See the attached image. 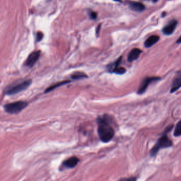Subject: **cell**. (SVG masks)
I'll list each match as a JSON object with an SVG mask.
<instances>
[{
    "mask_svg": "<svg viewBox=\"0 0 181 181\" xmlns=\"http://www.w3.org/2000/svg\"><path fill=\"white\" fill-rule=\"evenodd\" d=\"M98 134L100 141L104 143H108L113 138L115 131L111 125V119L107 114L99 117L97 119Z\"/></svg>",
    "mask_w": 181,
    "mask_h": 181,
    "instance_id": "6da1fadb",
    "label": "cell"
},
{
    "mask_svg": "<svg viewBox=\"0 0 181 181\" xmlns=\"http://www.w3.org/2000/svg\"><path fill=\"white\" fill-rule=\"evenodd\" d=\"M164 132V134L157 140L155 145L150 150V155L151 157L155 156L160 149L169 148L173 146L172 141L168 138L167 133Z\"/></svg>",
    "mask_w": 181,
    "mask_h": 181,
    "instance_id": "7a4b0ae2",
    "label": "cell"
},
{
    "mask_svg": "<svg viewBox=\"0 0 181 181\" xmlns=\"http://www.w3.org/2000/svg\"><path fill=\"white\" fill-rule=\"evenodd\" d=\"M32 80L29 79L12 84L6 88L4 91V93L7 95H13L18 94L29 87L32 84Z\"/></svg>",
    "mask_w": 181,
    "mask_h": 181,
    "instance_id": "3957f363",
    "label": "cell"
},
{
    "mask_svg": "<svg viewBox=\"0 0 181 181\" xmlns=\"http://www.w3.org/2000/svg\"><path fill=\"white\" fill-rule=\"evenodd\" d=\"M28 106V103L25 101H18L4 105V108L8 113L16 114L19 113Z\"/></svg>",
    "mask_w": 181,
    "mask_h": 181,
    "instance_id": "277c9868",
    "label": "cell"
},
{
    "mask_svg": "<svg viewBox=\"0 0 181 181\" xmlns=\"http://www.w3.org/2000/svg\"><path fill=\"white\" fill-rule=\"evenodd\" d=\"M160 79L161 78L159 77H146L143 79L139 86V89L137 91V94L139 95L144 94L150 84L155 81H159L160 80Z\"/></svg>",
    "mask_w": 181,
    "mask_h": 181,
    "instance_id": "5b68a950",
    "label": "cell"
},
{
    "mask_svg": "<svg viewBox=\"0 0 181 181\" xmlns=\"http://www.w3.org/2000/svg\"><path fill=\"white\" fill-rule=\"evenodd\" d=\"M40 55V52L35 51L32 52L28 57L26 61V66L32 68L34 65L36 63L38 60L39 57Z\"/></svg>",
    "mask_w": 181,
    "mask_h": 181,
    "instance_id": "8992f818",
    "label": "cell"
},
{
    "mask_svg": "<svg viewBox=\"0 0 181 181\" xmlns=\"http://www.w3.org/2000/svg\"><path fill=\"white\" fill-rule=\"evenodd\" d=\"M178 25V21L175 20L171 21L168 24L163 28L162 32L166 35H170L174 32Z\"/></svg>",
    "mask_w": 181,
    "mask_h": 181,
    "instance_id": "52a82bcc",
    "label": "cell"
},
{
    "mask_svg": "<svg viewBox=\"0 0 181 181\" xmlns=\"http://www.w3.org/2000/svg\"><path fill=\"white\" fill-rule=\"evenodd\" d=\"M181 86V71H179L177 72L174 79L171 84V93H174L176 91L178 90Z\"/></svg>",
    "mask_w": 181,
    "mask_h": 181,
    "instance_id": "ba28073f",
    "label": "cell"
},
{
    "mask_svg": "<svg viewBox=\"0 0 181 181\" xmlns=\"http://www.w3.org/2000/svg\"><path fill=\"white\" fill-rule=\"evenodd\" d=\"M79 162V159L77 157H71L65 160L64 162H63V165L68 168H73L75 167L78 162Z\"/></svg>",
    "mask_w": 181,
    "mask_h": 181,
    "instance_id": "9c48e42d",
    "label": "cell"
},
{
    "mask_svg": "<svg viewBox=\"0 0 181 181\" xmlns=\"http://www.w3.org/2000/svg\"><path fill=\"white\" fill-rule=\"evenodd\" d=\"M142 51L140 49L138 48H135L132 49L128 55V60L129 62H132L135 61L136 60H137L139 56L141 54Z\"/></svg>",
    "mask_w": 181,
    "mask_h": 181,
    "instance_id": "30bf717a",
    "label": "cell"
},
{
    "mask_svg": "<svg viewBox=\"0 0 181 181\" xmlns=\"http://www.w3.org/2000/svg\"><path fill=\"white\" fill-rule=\"evenodd\" d=\"M130 8L131 10L136 12H142L145 9V7L143 4L138 2L131 1L129 3Z\"/></svg>",
    "mask_w": 181,
    "mask_h": 181,
    "instance_id": "8fae6325",
    "label": "cell"
},
{
    "mask_svg": "<svg viewBox=\"0 0 181 181\" xmlns=\"http://www.w3.org/2000/svg\"><path fill=\"white\" fill-rule=\"evenodd\" d=\"M159 37L158 36L152 35L150 36L145 42V46L147 48L154 45L159 40Z\"/></svg>",
    "mask_w": 181,
    "mask_h": 181,
    "instance_id": "7c38bea8",
    "label": "cell"
},
{
    "mask_svg": "<svg viewBox=\"0 0 181 181\" xmlns=\"http://www.w3.org/2000/svg\"><path fill=\"white\" fill-rule=\"evenodd\" d=\"M121 60H122V57L121 56L116 61L108 65L107 66V71L110 73H113L114 71L116 70V69L119 67Z\"/></svg>",
    "mask_w": 181,
    "mask_h": 181,
    "instance_id": "4fadbf2b",
    "label": "cell"
},
{
    "mask_svg": "<svg viewBox=\"0 0 181 181\" xmlns=\"http://www.w3.org/2000/svg\"><path fill=\"white\" fill-rule=\"evenodd\" d=\"M71 78L73 80H80L81 79L87 78V75L82 72H76L71 75Z\"/></svg>",
    "mask_w": 181,
    "mask_h": 181,
    "instance_id": "5bb4252c",
    "label": "cell"
},
{
    "mask_svg": "<svg viewBox=\"0 0 181 181\" xmlns=\"http://www.w3.org/2000/svg\"><path fill=\"white\" fill-rule=\"evenodd\" d=\"M70 82H71V81H62V82H58V83H57V84H54V85H53L52 86L49 87L48 88H47V89H46V90H45V93H49V92H50L51 91L54 90V89L58 87H60V86H63V85H64V84H68V83H70Z\"/></svg>",
    "mask_w": 181,
    "mask_h": 181,
    "instance_id": "9a60e30c",
    "label": "cell"
},
{
    "mask_svg": "<svg viewBox=\"0 0 181 181\" xmlns=\"http://www.w3.org/2000/svg\"><path fill=\"white\" fill-rule=\"evenodd\" d=\"M181 121H180L176 124L174 132V136H180L181 134Z\"/></svg>",
    "mask_w": 181,
    "mask_h": 181,
    "instance_id": "2e32d148",
    "label": "cell"
},
{
    "mask_svg": "<svg viewBox=\"0 0 181 181\" xmlns=\"http://www.w3.org/2000/svg\"><path fill=\"white\" fill-rule=\"evenodd\" d=\"M126 72V69L123 67H119L118 68L116 69V70L114 71V73H115L117 75H122L124 74Z\"/></svg>",
    "mask_w": 181,
    "mask_h": 181,
    "instance_id": "e0dca14e",
    "label": "cell"
},
{
    "mask_svg": "<svg viewBox=\"0 0 181 181\" xmlns=\"http://www.w3.org/2000/svg\"><path fill=\"white\" fill-rule=\"evenodd\" d=\"M43 37V34L42 32H38L37 34V41L41 40Z\"/></svg>",
    "mask_w": 181,
    "mask_h": 181,
    "instance_id": "ac0fdd59",
    "label": "cell"
},
{
    "mask_svg": "<svg viewBox=\"0 0 181 181\" xmlns=\"http://www.w3.org/2000/svg\"><path fill=\"white\" fill-rule=\"evenodd\" d=\"M90 18L91 19H96L97 17V13H96V12H91L90 14Z\"/></svg>",
    "mask_w": 181,
    "mask_h": 181,
    "instance_id": "d6986e66",
    "label": "cell"
},
{
    "mask_svg": "<svg viewBox=\"0 0 181 181\" xmlns=\"http://www.w3.org/2000/svg\"><path fill=\"white\" fill-rule=\"evenodd\" d=\"M121 180H124V181H127V180H130V181H134L136 180V178H123L121 179Z\"/></svg>",
    "mask_w": 181,
    "mask_h": 181,
    "instance_id": "ffe728a7",
    "label": "cell"
},
{
    "mask_svg": "<svg viewBox=\"0 0 181 181\" xmlns=\"http://www.w3.org/2000/svg\"><path fill=\"white\" fill-rule=\"evenodd\" d=\"M100 25H99L98 27H97V29H96V34H98V33H99V30H100Z\"/></svg>",
    "mask_w": 181,
    "mask_h": 181,
    "instance_id": "44dd1931",
    "label": "cell"
},
{
    "mask_svg": "<svg viewBox=\"0 0 181 181\" xmlns=\"http://www.w3.org/2000/svg\"><path fill=\"white\" fill-rule=\"evenodd\" d=\"M176 43H177L178 44L181 43V38H179V39H178V40L176 42Z\"/></svg>",
    "mask_w": 181,
    "mask_h": 181,
    "instance_id": "7402d4cb",
    "label": "cell"
},
{
    "mask_svg": "<svg viewBox=\"0 0 181 181\" xmlns=\"http://www.w3.org/2000/svg\"><path fill=\"white\" fill-rule=\"evenodd\" d=\"M166 16V13H165V12H163L162 14V16L163 17V16Z\"/></svg>",
    "mask_w": 181,
    "mask_h": 181,
    "instance_id": "603a6c76",
    "label": "cell"
},
{
    "mask_svg": "<svg viewBox=\"0 0 181 181\" xmlns=\"http://www.w3.org/2000/svg\"><path fill=\"white\" fill-rule=\"evenodd\" d=\"M158 1V0H152V1H153L154 2H155V3L157 2Z\"/></svg>",
    "mask_w": 181,
    "mask_h": 181,
    "instance_id": "cb8c5ba5",
    "label": "cell"
},
{
    "mask_svg": "<svg viewBox=\"0 0 181 181\" xmlns=\"http://www.w3.org/2000/svg\"><path fill=\"white\" fill-rule=\"evenodd\" d=\"M115 1H120V0H114Z\"/></svg>",
    "mask_w": 181,
    "mask_h": 181,
    "instance_id": "d4e9b609",
    "label": "cell"
}]
</instances>
